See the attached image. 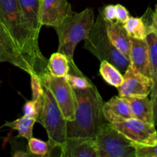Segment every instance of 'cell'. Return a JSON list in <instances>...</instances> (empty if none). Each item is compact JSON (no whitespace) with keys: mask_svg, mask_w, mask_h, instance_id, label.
Wrapping results in <instances>:
<instances>
[{"mask_svg":"<svg viewBox=\"0 0 157 157\" xmlns=\"http://www.w3.org/2000/svg\"><path fill=\"white\" fill-rule=\"evenodd\" d=\"M0 24L42 81L49 74L48 59L40 51L38 37L28 25L18 0H0Z\"/></svg>","mask_w":157,"mask_h":157,"instance_id":"1","label":"cell"},{"mask_svg":"<svg viewBox=\"0 0 157 157\" xmlns=\"http://www.w3.org/2000/svg\"><path fill=\"white\" fill-rule=\"evenodd\" d=\"M75 95V117L67 121V137L95 138L100 127L105 123L103 98L97 87L78 90Z\"/></svg>","mask_w":157,"mask_h":157,"instance_id":"2","label":"cell"},{"mask_svg":"<svg viewBox=\"0 0 157 157\" xmlns=\"http://www.w3.org/2000/svg\"><path fill=\"white\" fill-rule=\"evenodd\" d=\"M94 22L93 9L87 8L81 12L68 15L61 24L53 28L58 35V52L64 54L69 62L74 61L75 47L86 39Z\"/></svg>","mask_w":157,"mask_h":157,"instance_id":"3","label":"cell"},{"mask_svg":"<svg viewBox=\"0 0 157 157\" xmlns=\"http://www.w3.org/2000/svg\"><path fill=\"white\" fill-rule=\"evenodd\" d=\"M84 48L100 61H106L113 64L122 74L125 73L130 64L129 58L120 52L111 42L108 36L105 19L100 12L85 39Z\"/></svg>","mask_w":157,"mask_h":157,"instance_id":"4","label":"cell"},{"mask_svg":"<svg viewBox=\"0 0 157 157\" xmlns=\"http://www.w3.org/2000/svg\"><path fill=\"white\" fill-rule=\"evenodd\" d=\"M37 122L46 129L52 156H55L54 150L62 155V146L67 138V121L54 96L46 87H44V105Z\"/></svg>","mask_w":157,"mask_h":157,"instance_id":"5","label":"cell"},{"mask_svg":"<svg viewBox=\"0 0 157 157\" xmlns=\"http://www.w3.org/2000/svg\"><path fill=\"white\" fill-rule=\"evenodd\" d=\"M95 140L98 157H135V144L109 123H103Z\"/></svg>","mask_w":157,"mask_h":157,"instance_id":"6","label":"cell"},{"mask_svg":"<svg viewBox=\"0 0 157 157\" xmlns=\"http://www.w3.org/2000/svg\"><path fill=\"white\" fill-rule=\"evenodd\" d=\"M41 82L52 94L66 121H74L76 104L75 92L65 77H54L49 74Z\"/></svg>","mask_w":157,"mask_h":157,"instance_id":"7","label":"cell"},{"mask_svg":"<svg viewBox=\"0 0 157 157\" xmlns=\"http://www.w3.org/2000/svg\"><path fill=\"white\" fill-rule=\"evenodd\" d=\"M111 124L130 140L135 147H151L156 144L157 131L155 124L144 122L134 117Z\"/></svg>","mask_w":157,"mask_h":157,"instance_id":"8","label":"cell"},{"mask_svg":"<svg viewBox=\"0 0 157 157\" xmlns=\"http://www.w3.org/2000/svg\"><path fill=\"white\" fill-rule=\"evenodd\" d=\"M123 79L122 85L117 88L119 96L121 98H142L150 94L152 79L140 73L131 64L123 74Z\"/></svg>","mask_w":157,"mask_h":157,"instance_id":"9","label":"cell"},{"mask_svg":"<svg viewBox=\"0 0 157 157\" xmlns=\"http://www.w3.org/2000/svg\"><path fill=\"white\" fill-rule=\"evenodd\" d=\"M73 13L68 0H40V15L42 25L56 27L66 17Z\"/></svg>","mask_w":157,"mask_h":157,"instance_id":"10","label":"cell"},{"mask_svg":"<svg viewBox=\"0 0 157 157\" xmlns=\"http://www.w3.org/2000/svg\"><path fill=\"white\" fill-rule=\"evenodd\" d=\"M0 62H9L29 75L34 74L30 64L22 55L15 43L0 24Z\"/></svg>","mask_w":157,"mask_h":157,"instance_id":"11","label":"cell"},{"mask_svg":"<svg viewBox=\"0 0 157 157\" xmlns=\"http://www.w3.org/2000/svg\"><path fill=\"white\" fill-rule=\"evenodd\" d=\"M61 157H98L95 138L67 137L62 146Z\"/></svg>","mask_w":157,"mask_h":157,"instance_id":"12","label":"cell"},{"mask_svg":"<svg viewBox=\"0 0 157 157\" xmlns=\"http://www.w3.org/2000/svg\"><path fill=\"white\" fill-rule=\"evenodd\" d=\"M129 60L130 64L138 71L152 79L153 73L149 57V46L146 38L137 39L132 38Z\"/></svg>","mask_w":157,"mask_h":157,"instance_id":"13","label":"cell"},{"mask_svg":"<svg viewBox=\"0 0 157 157\" xmlns=\"http://www.w3.org/2000/svg\"><path fill=\"white\" fill-rule=\"evenodd\" d=\"M103 110L105 120L109 124L133 117L128 101L119 96L112 97L108 102L104 103Z\"/></svg>","mask_w":157,"mask_h":157,"instance_id":"14","label":"cell"},{"mask_svg":"<svg viewBox=\"0 0 157 157\" xmlns=\"http://www.w3.org/2000/svg\"><path fill=\"white\" fill-rule=\"evenodd\" d=\"M108 36L111 42L120 52L129 58L132 38L126 32L123 24L117 21L105 20Z\"/></svg>","mask_w":157,"mask_h":157,"instance_id":"15","label":"cell"},{"mask_svg":"<svg viewBox=\"0 0 157 157\" xmlns=\"http://www.w3.org/2000/svg\"><path fill=\"white\" fill-rule=\"evenodd\" d=\"M130 107L132 117L144 122L154 124L153 104L147 97H128L125 98Z\"/></svg>","mask_w":157,"mask_h":157,"instance_id":"16","label":"cell"},{"mask_svg":"<svg viewBox=\"0 0 157 157\" xmlns=\"http://www.w3.org/2000/svg\"><path fill=\"white\" fill-rule=\"evenodd\" d=\"M23 15L32 32L38 37L42 26L40 15V0H18Z\"/></svg>","mask_w":157,"mask_h":157,"instance_id":"17","label":"cell"},{"mask_svg":"<svg viewBox=\"0 0 157 157\" xmlns=\"http://www.w3.org/2000/svg\"><path fill=\"white\" fill-rule=\"evenodd\" d=\"M149 23L150 22L146 19L145 15L140 18L130 16L123 24V26L131 38L145 39L149 33Z\"/></svg>","mask_w":157,"mask_h":157,"instance_id":"18","label":"cell"},{"mask_svg":"<svg viewBox=\"0 0 157 157\" xmlns=\"http://www.w3.org/2000/svg\"><path fill=\"white\" fill-rule=\"evenodd\" d=\"M35 122H37V120L23 115L22 117L13 121H6L3 127L17 130L18 135L16 138L23 137L29 140L32 137V130Z\"/></svg>","mask_w":157,"mask_h":157,"instance_id":"19","label":"cell"},{"mask_svg":"<svg viewBox=\"0 0 157 157\" xmlns=\"http://www.w3.org/2000/svg\"><path fill=\"white\" fill-rule=\"evenodd\" d=\"M48 71L54 77H65L69 71V61L62 53H53L48 60Z\"/></svg>","mask_w":157,"mask_h":157,"instance_id":"20","label":"cell"},{"mask_svg":"<svg viewBox=\"0 0 157 157\" xmlns=\"http://www.w3.org/2000/svg\"><path fill=\"white\" fill-rule=\"evenodd\" d=\"M65 78L73 89L84 90L95 86L91 80H89L80 71L74 61L69 62V73L65 76Z\"/></svg>","mask_w":157,"mask_h":157,"instance_id":"21","label":"cell"},{"mask_svg":"<svg viewBox=\"0 0 157 157\" xmlns=\"http://www.w3.org/2000/svg\"><path fill=\"white\" fill-rule=\"evenodd\" d=\"M99 73L102 78L111 86L118 88L123 83V75L116 67L106 61H101Z\"/></svg>","mask_w":157,"mask_h":157,"instance_id":"22","label":"cell"},{"mask_svg":"<svg viewBox=\"0 0 157 157\" xmlns=\"http://www.w3.org/2000/svg\"><path fill=\"white\" fill-rule=\"evenodd\" d=\"M26 147L31 156H52V150L48 142L32 137Z\"/></svg>","mask_w":157,"mask_h":157,"instance_id":"23","label":"cell"},{"mask_svg":"<svg viewBox=\"0 0 157 157\" xmlns=\"http://www.w3.org/2000/svg\"><path fill=\"white\" fill-rule=\"evenodd\" d=\"M146 40L149 46V57L154 76L157 70V36L153 32H149L146 36Z\"/></svg>","mask_w":157,"mask_h":157,"instance_id":"24","label":"cell"},{"mask_svg":"<svg viewBox=\"0 0 157 157\" xmlns=\"http://www.w3.org/2000/svg\"><path fill=\"white\" fill-rule=\"evenodd\" d=\"M31 88H32V100L38 101L44 98V87L40 78L35 74H31Z\"/></svg>","mask_w":157,"mask_h":157,"instance_id":"25","label":"cell"},{"mask_svg":"<svg viewBox=\"0 0 157 157\" xmlns=\"http://www.w3.org/2000/svg\"><path fill=\"white\" fill-rule=\"evenodd\" d=\"M135 150V157H157V141L154 146L136 147Z\"/></svg>","mask_w":157,"mask_h":157,"instance_id":"26","label":"cell"},{"mask_svg":"<svg viewBox=\"0 0 157 157\" xmlns=\"http://www.w3.org/2000/svg\"><path fill=\"white\" fill-rule=\"evenodd\" d=\"M23 113L26 116L37 120L41 112L38 110L35 101L31 100L27 101L23 106Z\"/></svg>","mask_w":157,"mask_h":157,"instance_id":"27","label":"cell"},{"mask_svg":"<svg viewBox=\"0 0 157 157\" xmlns=\"http://www.w3.org/2000/svg\"><path fill=\"white\" fill-rule=\"evenodd\" d=\"M12 145V156L13 157H29L31 156L27 150V147H24L22 144L16 142L15 140L11 142Z\"/></svg>","mask_w":157,"mask_h":157,"instance_id":"28","label":"cell"},{"mask_svg":"<svg viewBox=\"0 0 157 157\" xmlns=\"http://www.w3.org/2000/svg\"><path fill=\"white\" fill-rule=\"evenodd\" d=\"M130 17L129 11L120 4L115 5V21L121 24H124Z\"/></svg>","mask_w":157,"mask_h":157,"instance_id":"29","label":"cell"},{"mask_svg":"<svg viewBox=\"0 0 157 157\" xmlns=\"http://www.w3.org/2000/svg\"><path fill=\"white\" fill-rule=\"evenodd\" d=\"M99 12L105 20L115 21V6L114 5H108L103 9H100Z\"/></svg>","mask_w":157,"mask_h":157,"instance_id":"30","label":"cell"},{"mask_svg":"<svg viewBox=\"0 0 157 157\" xmlns=\"http://www.w3.org/2000/svg\"><path fill=\"white\" fill-rule=\"evenodd\" d=\"M149 29V32H153L157 36V10H155V12H152Z\"/></svg>","mask_w":157,"mask_h":157,"instance_id":"31","label":"cell"},{"mask_svg":"<svg viewBox=\"0 0 157 157\" xmlns=\"http://www.w3.org/2000/svg\"><path fill=\"white\" fill-rule=\"evenodd\" d=\"M157 98V70L152 78V87L150 92V99L154 101Z\"/></svg>","mask_w":157,"mask_h":157,"instance_id":"32","label":"cell"},{"mask_svg":"<svg viewBox=\"0 0 157 157\" xmlns=\"http://www.w3.org/2000/svg\"><path fill=\"white\" fill-rule=\"evenodd\" d=\"M153 104V116H154V124L155 126H157V98L154 101H152Z\"/></svg>","mask_w":157,"mask_h":157,"instance_id":"33","label":"cell"},{"mask_svg":"<svg viewBox=\"0 0 157 157\" xmlns=\"http://www.w3.org/2000/svg\"><path fill=\"white\" fill-rule=\"evenodd\" d=\"M155 10H157V5H156V8H155Z\"/></svg>","mask_w":157,"mask_h":157,"instance_id":"34","label":"cell"},{"mask_svg":"<svg viewBox=\"0 0 157 157\" xmlns=\"http://www.w3.org/2000/svg\"><path fill=\"white\" fill-rule=\"evenodd\" d=\"M156 131H157V129H156Z\"/></svg>","mask_w":157,"mask_h":157,"instance_id":"35","label":"cell"},{"mask_svg":"<svg viewBox=\"0 0 157 157\" xmlns=\"http://www.w3.org/2000/svg\"><path fill=\"white\" fill-rule=\"evenodd\" d=\"M0 84H1V82H0Z\"/></svg>","mask_w":157,"mask_h":157,"instance_id":"36","label":"cell"}]
</instances>
